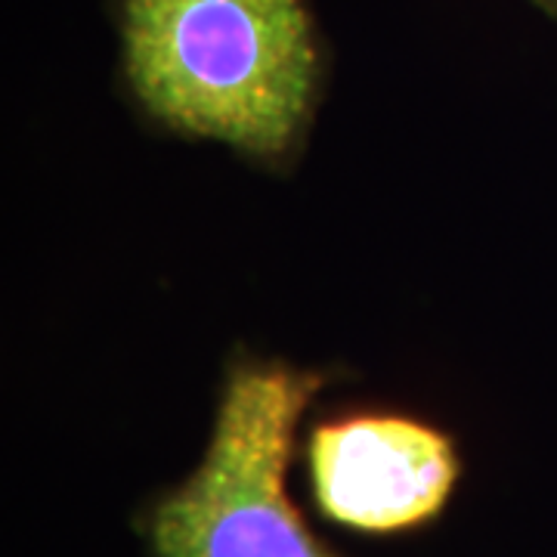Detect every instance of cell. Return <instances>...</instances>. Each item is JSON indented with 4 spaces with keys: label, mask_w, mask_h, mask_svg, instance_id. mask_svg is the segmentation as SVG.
Here are the masks:
<instances>
[{
    "label": "cell",
    "mask_w": 557,
    "mask_h": 557,
    "mask_svg": "<svg viewBox=\"0 0 557 557\" xmlns=\"http://www.w3.org/2000/svg\"><path fill=\"white\" fill-rule=\"evenodd\" d=\"M322 379L273 359L230 362L208 449L143 520L152 557H338L285 490L300 412Z\"/></svg>",
    "instance_id": "2"
},
{
    "label": "cell",
    "mask_w": 557,
    "mask_h": 557,
    "mask_svg": "<svg viewBox=\"0 0 557 557\" xmlns=\"http://www.w3.org/2000/svg\"><path fill=\"white\" fill-rule=\"evenodd\" d=\"M307 465L319 511L359 533H399L437 518L458 480L443 431L409 416L362 412L313 428Z\"/></svg>",
    "instance_id": "3"
},
{
    "label": "cell",
    "mask_w": 557,
    "mask_h": 557,
    "mask_svg": "<svg viewBox=\"0 0 557 557\" xmlns=\"http://www.w3.org/2000/svg\"><path fill=\"white\" fill-rule=\"evenodd\" d=\"M552 3H557V0H552Z\"/></svg>",
    "instance_id": "4"
},
{
    "label": "cell",
    "mask_w": 557,
    "mask_h": 557,
    "mask_svg": "<svg viewBox=\"0 0 557 557\" xmlns=\"http://www.w3.org/2000/svg\"><path fill=\"white\" fill-rule=\"evenodd\" d=\"M121 60L149 119L248 159H288L317 106L304 0H124Z\"/></svg>",
    "instance_id": "1"
}]
</instances>
